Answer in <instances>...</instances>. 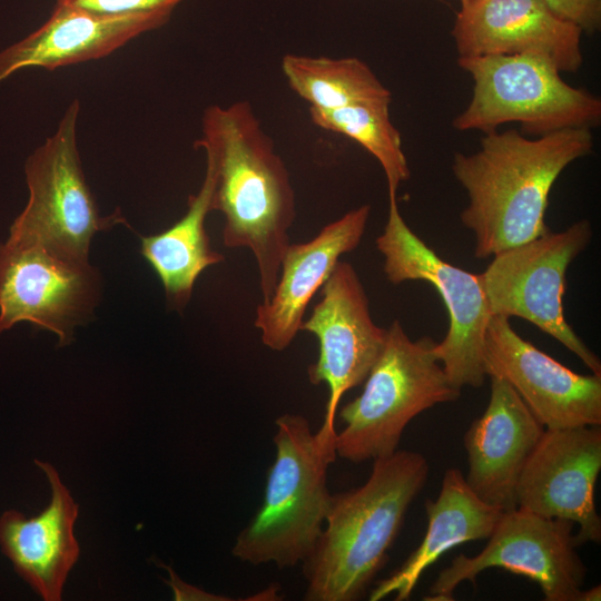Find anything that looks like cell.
<instances>
[{"instance_id":"cell-9","label":"cell","mask_w":601,"mask_h":601,"mask_svg":"<svg viewBox=\"0 0 601 601\" xmlns=\"http://www.w3.org/2000/svg\"><path fill=\"white\" fill-rule=\"evenodd\" d=\"M591 237L590 221L579 220L562 231L550 230L497 253L480 275L492 316H516L532 323L575 354L593 374L601 375L599 357L563 313L566 269Z\"/></svg>"},{"instance_id":"cell-21","label":"cell","mask_w":601,"mask_h":601,"mask_svg":"<svg viewBox=\"0 0 601 601\" xmlns=\"http://www.w3.org/2000/svg\"><path fill=\"white\" fill-rule=\"evenodd\" d=\"M216 179L206 164L205 179L197 194L188 198L186 214L161 233L141 237L140 254L159 277L168 305L181 311L189 302L198 276L224 260L210 247L205 220L213 211Z\"/></svg>"},{"instance_id":"cell-10","label":"cell","mask_w":601,"mask_h":601,"mask_svg":"<svg viewBox=\"0 0 601 601\" xmlns=\"http://www.w3.org/2000/svg\"><path fill=\"white\" fill-rule=\"evenodd\" d=\"M574 523L544 518L515 508L504 511L489 543L476 555H457L440 572L428 601H453L464 581L475 582L489 568H499L535 581L545 601H582L587 568L575 549Z\"/></svg>"},{"instance_id":"cell-20","label":"cell","mask_w":601,"mask_h":601,"mask_svg":"<svg viewBox=\"0 0 601 601\" xmlns=\"http://www.w3.org/2000/svg\"><path fill=\"white\" fill-rule=\"evenodd\" d=\"M428 520L423 541L391 577L381 581L370 600L394 593L396 601L410 598L423 572L450 549L487 539L504 511L482 501L459 469H449L435 501L425 502Z\"/></svg>"},{"instance_id":"cell-16","label":"cell","mask_w":601,"mask_h":601,"mask_svg":"<svg viewBox=\"0 0 601 601\" xmlns=\"http://www.w3.org/2000/svg\"><path fill=\"white\" fill-rule=\"evenodd\" d=\"M490 378L487 406L463 439L469 461L465 481L482 501L510 511L516 508L520 475L545 427L504 378Z\"/></svg>"},{"instance_id":"cell-4","label":"cell","mask_w":601,"mask_h":601,"mask_svg":"<svg viewBox=\"0 0 601 601\" xmlns=\"http://www.w3.org/2000/svg\"><path fill=\"white\" fill-rule=\"evenodd\" d=\"M275 424L276 455L263 503L237 535L231 553L254 565L288 568L308 558L323 531L332 500L327 471L337 456L336 435L314 433L299 414H284Z\"/></svg>"},{"instance_id":"cell-28","label":"cell","mask_w":601,"mask_h":601,"mask_svg":"<svg viewBox=\"0 0 601 601\" xmlns=\"http://www.w3.org/2000/svg\"><path fill=\"white\" fill-rule=\"evenodd\" d=\"M471 1H473V0H460L461 7L470 3Z\"/></svg>"},{"instance_id":"cell-3","label":"cell","mask_w":601,"mask_h":601,"mask_svg":"<svg viewBox=\"0 0 601 601\" xmlns=\"http://www.w3.org/2000/svg\"><path fill=\"white\" fill-rule=\"evenodd\" d=\"M417 452L374 460L359 487L332 495L323 531L303 562L305 600H357L387 560L412 501L428 476Z\"/></svg>"},{"instance_id":"cell-18","label":"cell","mask_w":601,"mask_h":601,"mask_svg":"<svg viewBox=\"0 0 601 601\" xmlns=\"http://www.w3.org/2000/svg\"><path fill=\"white\" fill-rule=\"evenodd\" d=\"M164 12L104 16L56 4L33 32L0 51V83L19 70H56L104 58L136 37L165 26Z\"/></svg>"},{"instance_id":"cell-1","label":"cell","mask_w":601,"mask_h":601,"mask_svg":"<svg viewBox=\"0 0 601 601\" xmlns=\"http://www.w3.org/2000/svg\"><path fill=\"white\" fill-rule=\"evenodd\" d=\"M195 146L215 174L213 210L224 215V245L252 250L267 302L296 215L288 170L248 101L206 108Z\"/></svg>"},{"instance_id":"cell-11","label":"cell","mask_w":601,"mask_h":601,"mask_svg":"<svg viewBox=\"0 0 601 601\" xmlns=\"http://www.w3.org/2000/svg\"><path fill=\"white\" fill-rule=\"evenodd\" d=\"M100 295V274L89 260L10 236L0 245V334L29 322L67 346L91 318Z\"/></svg>"},{"instance_id":"cell-5","label":"cell","mask_w":601,"mask_h":601,"mask_svg":"<svg viewBox=\"0 0 601 601\" xmlns=\"http://www.w3.org/2000/svg\"><path fill=\"white\" fill-rule=\"evenodd\" d=\"M434 344L428 336L412 341L400 321H393L363 392L339 412L344 426L335 436L337 456L352 463L390 456L415 416L460 397L461 388L435 357Z\"/></svg>"},{"instance_id":"cell-2","label":"cell","mask_w":601,"mask_h":601,"mask_svg":"<svg viewBox=\"0 0 601 601\" xmlns=\"http://www.w3.org/2000/svg\"><path fill=\"white\" fill-rule=\"evenodd\" d=\"M592 148L591 128L580 127L538 138L492 130L477 151L456 152L452 171L469 196L461 221L475 235L474 256L493 257L550 231L544 217L555 180Z\"/></svg>"},{"instance_id":"cell-13","label":"cell","mask_w":601,"mask_h":601,"mask_svg":"<svg viewBox=\"0 0 601 601\" xmlns=\"http://www.w3.org/2000/svg\"><path fill=\"white\" fill-rule=\"evenodd\" d=\"M600 470V425L545 428L520 475L516 508L578 523V546L600 543L601 519L594 504Z\"/></svg>"},{"instance_id":"cell-12","label":"cell","mask_w":601,"mask_h":601,"mask_svg":"<svg viewBox=\"0 0 601 601\" xmlns=\"http://www.w3.org/2000/svg\"><path fill=\"white\" fill-rule=\"evenodd\" d=\"M321 295L300 331L314 334L319 344L318 358L308 366V378L312 384L325 383L329 392L318 432L335 436L342 396L365 381L384 347L387 328L373 322L367 295L349 263L337 262Z\"/></svg>"},{"instance_id":"cell-17","label":"cell","mask_w":601,"mask_h":601,"mask_svg":"<svg viewBox=\"0 0 601 601\" xmlns=\"http://www.w3.org/2000/svg\"><path fill=\"white\" fill-rule=\"evenodd\" d=\"M362 205L324 226L311 240L287 246L270 298L256 308L255 326L264 345L284 351L304 321L307 306L329 277L339 257L362 240L370 216Z\"/></svg>"},{"instance_id":"cell-8","label":"cell","mask_w":601,"mask_h":601,"mask_svg":"<svg viewBox=\"0 0 601 601\" xmlns=\"http://www.w3.org/2000/svg\"><path fill=\"white\" fill-rule=\"evenodd\" d=\"M388 217L376 247L384 256V273L392 284L425 280L447 309L449 331L434 344V354L450 381L463 386L484 384V339L492 317L480 274L443 260L404 221L396 197L388 196Z\"/></svg>"},{"instance_id":"cell-23","label":"cell","mask_w":601,"mask_h":601,"mask_svg":"<svg viewBox=\"0 0 601 601\" xmlns=\"http://www.w3.org/2000/svg\"><path fill=\"white\" fill-rule=\"evenodd\" d=\"M390 105L380 100L332 110L309 108V116L317 127L351 138L376 158L386 177L388 196L396 197L401 183L410 178V168Z\"/></svg>"},{"instance_id":"cell-24","label":"cell","mask_w":601,"mask_h":601,"mask_svg":"<svg viewBox=\"0 0 601 601\" xmlns=\"http://www.w3.org/2000/svg\"><path fill=\"white\" fill-rule=\"evenodd\" d=\"M183 0H56V4L82 9L104 16H127L149 12L173 14Z\"/></svg>"},{"instance_id":"cell-19","label":"cell","mask_w":601,"mask_h":601,"mask_svg":"<svg viewBox=\"0 0 601 601\" xmlns=\"http://www.w3.org/2000/svg\"><path fill=\"white\" fill-rule=\"evenodd\" d=\"M51 487L50 504L37 516L8 510L0 516V548L16 572L46 601L61 600L80 549L73 533L79 506L57 470L35 460Z\"/></svg>"},{"instance_id":"cell-14","label":"cell","mask_w":601,"mask_h":601,"mask_svg":"<svg viewBox=\"0 0 601 601\" xmlns=\"http://www.w3.org/2000/svg\"><path fill=\"white\" fill-rule=\"evenodd\" d=\"M486 376L504 378L545 428L601 424V375L578 374L522 338L509 318L491 317Z\"/></svg>"},{"instance_id":"cell-22","label":"cell","mask_w":601,"mask_h":601,"mask_svg":"<svg viewBox=\"0 0 601 601\" xmlns=\"http://www.w3.org/2000/svg\"><path fill=\"white\" fill-rule=\"evenodd\" d=\"M282 70L290 89L307 101L309 108L332 110L368 101H392L391 91L356 57L288 53L282 59Z\"/></svg>"},{"instance_id":"cell-6","label":"cell","mask_w":601,"mask_h":601,"mask_svg":"<svg viewBox=\"0 0 601 601\" xmlns=\"http://www.w3.org/2000/svg\"><path fill=\"white\" fill-rule=\"evenodd\" d=\"M473 80L466 108L452 126L484 134L519 122L522 132L543 136L565 128H591L601 120V100L565 82L558 67L530 53L459 57Z\"/></svg>"},{"instance_id":"cell-27","label":"cell","mask_w":601,"mask_h":601,"mask_svg":"<svg viewBox=\"0 0 601 601\" xmlns=\"http://www.w3.org/2000/svg\"><path fill=\"white\" fill-rule=\"evenodd\" d=\"M599 600H601L600 585L593 587L589 590H583L582 601H599Z\"/></svg>"},{"instance_id":"cell-7","label":"cell","mask_w":601,"mask_h":601,"mask_svg":"<svg viewBox=\"0 0 601 601\" xmlns=\"http://www.w3.org/2000/svg\"><path fill=\"white\" fill-rule=\"evenodd\" d=\"M80 102L75 99L56 131L24 164L29 197L10 227V237L29 239L72 259L89 260L93 236L125 219L102 217L86 181L77 145Z\"/></svg>"},{"instance_id":"cell-26","label":"cell","mask_w":601,"mask_h":601,"mask_svg":"<svg viewBox=\"0 0 601 601\" xmlns=\"http://www.w3.org/2000/svg\"><path fill=\"white\" fill-rule=\"evenodd\" d=\"M169 574L170 581L168 584L171 587L176 600H221L219 598H215L216 595L206 593L198 588L186 584L170 569Z\"/></svg>"},{"instance_id":"cell-15","label":"cell","mask_w":601,"mask_h":601,"mask_svg":"<svg viewBox=\"0 0 601 601\" xmlns=\"http://www.w3.org/2000/svg\"><path fill=\"white\" fill-rule=\"evenodd\" d=\"M581 35L540 0H473L461 7L452 29L459 57L530 53L561 72L582 66Z\"/></svg>"},{"instance_id":"cell-25","label":"cell","mask_w":601,"mask_h":601,"mask_svg":"<svg viewBox=\"0 0 601 601\" xmlns=\"http://www.w3.org/2000/svg\"><path fill=\"white\" fill-rule=\"evenodd\" d=\"M554 16L593 33L601 24V0H540Z\"/></svg>"}]
</instances>
